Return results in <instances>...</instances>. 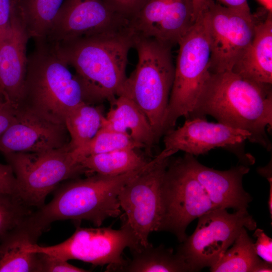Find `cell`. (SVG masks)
Segmentation results:
<instances>
[{
    "label": "cell",
    "mask_w": 272,
    "mask_h": 272,
    "mask_svg": "<svg viewBox=\"0 0 272 272\" xmlns=\"http://www.w3.org/2000/svg\"><path fill=\"white\" fill-rule=\"evenodd\" d=\"M39 272H86L88 270L77 267L65 260L43 253H38Z\"/></svg>",
    "instance_id": "29"
},
{
    "label": "cell",
    "mask_w": 272,
    "mask_h": 272,
    "mask_svg": "<svg viewBox=\"0 0 272 272\" xmlns=\"http://www.w3.org/2000/svg\"><path fill=\"white\" fill-rule=\"evenodd\" d=\"M131 259L116 271L183 272L192 271L182 256L171 248L160 245L155 247L150 244L139 250H130Z\"/></svg>",
    "instance_id": "22"
},
{
    "label": "cell",
    "mask_w": 272,
    "mask_h": 272,
    "mask_svg": "<svg viewBox=\"0 0 272 272\" xmlns=\"http://www.w3.org/2000/svg\"><path fill=\"white\" fill-rule=\"evenodd\" d=\"M0 194L17 196V181L11 166L0 163Z\"/></svg>",
    "instance_id": "33"
},
{
    "label": "cell",
    "mask_w": 272,
    "mask_h": 272,
    "mask_svg": "<svg viewBox=\"0 0 272 272\" xmlns=\"http://www.w3.org/2000/svg\"><path fill=\"white\" fill-rule=\"evenodd\" d=\"M271 86L232 71L212 73L192 117L211 115L218 122L249 132V141L270 150L266 128L272 126Z\"/></svg>",
    "instance_id": "2"
},
{
    "label": "cell",
    "mask_w": 272,
    "mask_h": 272,
    "mask_svg": "<svg viewBox=\"0 0 272 272\" xmlns=\"http://www.w3.org/2000/svg\"><path fill=\"white\" fill-rule=\"evenodd\" d=\"M256 238L254 247L258 257L270 263H272V239L260 229H256L253 235Z\"/></svg>",
    "instance_id": "32"
},
{
    "label": "cell",
    "mask_w": 272,
    "mask_h": 272,
    "mask_svg": "<svg viewBox=\"0 0 272 272\" xmlns=\"http://www.w3.org/2000/svg\"><path fill=\"white\" fill-rule=\"evenodd\" d=\"M199 14L209 39L211 73L231 71L252 39L256 17L214 0H205Z\"/></svg>",
    "instance_id": "11"
},
{
    "label": "cell",
    "mask_w": 272,
    "mask_h": 272,
    "mask_svg": "<svg viewBox=\"0 0 272 272\" xmlns=\"http://www.w3.org/2000/svg\"><path fill=\"white\" fill-rule=\"evenodd\" d=\"M204 1L205 0H192L195 20H196L198 16Z\"/></svg>",
    "instance_id": "38"
},
{
    "label": "cell",
    "mask_w": 272,
    "mask_h": 272,
    "mask_svg": "<svg viewBox=\"0 0 272 272\" xmlns=\"http://www.w3.org/2000/svg\"><path fill=\"white\" fill-rule=\"evenodd\" d=\"M64 0H14L13 12L29 38L46 39Z\"/></svg>",
    "instance_id": "20"
},
{
    "label": "cell",
    "mask_w": 272,
    "mask_h": 272,
    "mask_svg": "<svg viewBox=\"0 0 272 272\" xmlns=\"http://www.w3.org/2000/svg\"><path fill=\"white\" fill-rule=\"evenodd\" d=\"M134 37L128 27L54 43L60 56L74 69L86 103L111 101L120 95L127 78L128 52Z\"/></svg>",
    "instance_id": "1"
},
{
    "label": "cell",
    "mask_w": 272,
    "mask_h": 272,
    "mask_svg": "<svg viewBox=\"0 0 272 272\" xmlns=\"http://www.w3.org/2000/svg\"><path fill=\"white\" fill-rule=\"evenodd\" d=\"M143 148L127 134L101 126L96 135L84 145L71 151L74 160L79 163L82 158L123 149Z\"/></svg>",
    "instance_id": "27"
},
{
    "label": "cell",
    "mask_w": 272,
    "mask_h": 272,
    "mask_svg": "<svg viewBox=\"0 0 272 272\" xmlns=\"http://www.w3.org/2000/svg\"><path fill=\"white\" fill-rule=\"evenodd\" d=\"M182 159L217 208H232L235 211L247 210L252 197L242 185L243 177L250 170L246 165L220 171L203 165L188 154Z\"/></svg>",
    "instance_id": "16"
},
{
    "label": "cell",
    "mask_w": 272,
    "mask_h": 272,
    "mask_svg": "<svg viewBox=\"0 0 272 272\" xmlns=\"http://www.w3.org/2000/svg\"><path fill=\"white\" fill-rule=\"evenodd\" d=\"M104 117L100 107L86 102L71 110L64 119L70 138V150H73L89 142L101 128Z\"/></svg>",
    "instance_id": "25"
},
{
    "label": "cell",
    "mask_w": 272,
    "mask_h": 272,
    "mask_svg": "<svg viewBox=\"0 0 272 272\" xmlns=\"http://www.w3.org/2000/svg\"><path fill=\"white\" fill-rule=\"evenodd\" d=\"M133 47L138 53V63L127 77L120 95L130 99L142 110L158 140L164 134V122L174 80L172 47L134 34Z\"/></svg>",
    "instance_id": "5"
},
{
    "label": "cell",
    "mask_w": 272,
    "mask_h": 272,
    "mask_svg": "<svg viewBox=\"0 0 272 272\" xmlns=\"http://www.w3.org/2000/svg\"><path fill=\"white\" fill-rule=\"evenodd\" d=\"M220 260L213 267L212 272H252L261 260L256 254L254 243L243 227Z\"/></svg>",
    "instance_id": "26"
},
{
    "label": "cell",
    "mask_w": 272,
    "mask_h": 272,
    "mask_svg": "<svg viewBox=\"0 0 272 272\" xmlns=\"http://www.w3.org/2000/svg\"><path fill=\"white\" fill-rule=\"evenodd\" d=\"M150 160L136 149H123L85 157L79 161L86 173L116 176L140 169Z\"/></svg>",
    "instance_id": "23"
},
{
    "label": "cell",
    "mask_w": 272,
    "mask_h": 272,
    "mask_svg": "<svg viewBox=\"0 0 272 272\" xmlns=\"http://www.w3.org/2000/svg\"><path fill=\"white\" fill-rule=\"evenodd\" d=\"M86 102L82 87L54 43L35 41L28 56L26 76L18 107L50 121L64 123L68 113Z\"/></svg>",
    "instance_id": "4"
},
{
    "label": "cell",
    "mask_w": 272,
    "mask_h": 272,
    "mask_svg": "<svg viewBox=\"0 0 272 272\" xmlns=\"http://www.w3.org/2000/svg\"><path fill=\"white\" fill-rule=\"evenodd\" d=\"M14 0H0V43L11 34Z\"/></svg>",
    "instance_id": "30"
},
{
    "label": "cell",
    "mask_w": 272,
    "mask_h": 272,
    "mask_svg": "<svg viewBox=\"0 0 272 272\" xmlns=\"http://www.w3.org/2000/svg\"><path fill=\"white\" fill-rule=\"evenodd\" d=\"M128 22L104 0H64L46 40L57 43L118 31Z\"/></svg>",
    "instance_id": "13"
},
{
    "label": "cell",
    "mask_w": 272,
    "mask_h": 272,
    "mask_svg": "<svg viewBox=\"0 0 272 272\" xmlns=\"http://www.w3.org/2000/svg\"><path fill=\"white\" fill-rule=\"evenodd\" d=\"M71 151L68 145L41 152L3 154L16 179L17 196L24 204L39 208L60 182L86 173Z\"/></svg>",
    "instance_id": "8"
},
{
    "label": "cell",
    "mask_w": 272,
    "mask_h": 272,
    "mask_svg": "<svg viewBox=\"0 0 272 272\" xmlns=\"http://www.w3.org/2000/svg\"><path fill=\"white\" fill-rule=\"evenodd\" d=\"M144 167L116 176L96 173L58 186L52 200L30 212L21 225L37 240L50 224L56 221L86 220L100 227L107 219L120 215L119 193Z\"/></svg>",
    "instance_id": "3"
},
{
    "label": "cell",
    "mask_w": 272,
    "mask_h": 272,
    "mask_svg": "<svg viewBox=\"0 0 272 272\" xmlns=\"http://www.w3.org/2000/svg\"><path fill=\"white\" fill-rule=\"evenodd\" d=\"M195 21L192 0H170L153 39L172 47L178 44Z\"/></svg>",
    "instance_id": "24"
},
{
    "label": "cell",
    "mask_w": 272,
    "mask_h": 272,
    "mask_svg": "<svg viewBox=\"0 0 272 272\" xmlns=\"http://www.w3.org/2000/svg\"><path fill=\"white\" fill-rule=\"evenodd\" d=\"M113 10L130 19L144 6L148 0H104Z\"/></svg>",
    "instance_id": "31"
},
{
    "label": "cell",
    "mask_w": 272,
    "mask_h": 272,
    "mask_svg": "<svg viewBox=\"0 0 272 272\" xmlns=\"http://www.w3.org/2000/svg\"><path fill=\"white\" fill-rule=\"evenodd\" d=\"M164 217L162 231L174 234L180 242L194 219L218 209L206 190L189 170L182 158L170 160L163 184Z\"/></svg>",
    "instance_id": "12"
},
{
    "label": "cell",
    "mask_w": 272,
    "mask_h": 272,
    "mask_svg": "<svg viewBox=\"0 0 272 272\" xmlns=\"http://www.w3.org/2000/svg\"><path fill=\"white\" fill-rule=\"evenodd\" d=\"M221 5L234 10L251 14L247 0H216Z\"/></svg>",
    "instance_id": "35"
},
{
    "label": "cell",
    "mask_w": 272,
    "mask_h": 272,
    "mask_svg": "<svg viewBox=\"0 0 272 272\" xmlns=\"http://www.w3.org/2000/svg\"><path fill=\"white\" fill-rule=\"evenodd\" d=\"M112 106L104 116L102 125L128 134L143 148H151L157 141L147 117L127 97L120 95L110 101Z\"/></svg>",
    "instance_id": "19"
},
{
    "label": "cell",
    "mask_w": 272,
    "mask_h": 272,
    "mask_svg": "<svg viewBox=\"0 0 272 272\" xmlns=\"http://www.w3.org/2000/svg\"><path fill=\"white\" fill-rule=\"evenodd\" d=\"M164 135V149L192 156L206 154L216 148L238 146L251 138L247 131L218 122H210L199 116L187 119L181 126Z\"/></svg>",
    "instance_id": "15"
},
{
    "label": "cell",
    "mask_w": 272,
    "mask_h": 272,
    "mask_svg": "<svg viewBox=\"0 0 272 272\" xmlns=\"http://www.w3.org/2000/svg\"><path fill=\"white\" fill-rule=\"evenodd\" d=\"M13 15L11 34L0 43V96L17 107L26 76L30 38L20 21Z\"/></svg>",
    "instance_id": "17"
},
{
    "label": "cell",
    "mask_w": 272,
    "mask_h": 272,
    "mask_svg": "<svg viewBox=\"0 0 272 272\" xmlns=\"http://www.w3.org/2000/svg\"><path fill=\"white\" fill-rule=\"evenodd\" d=\"M258 172L261 174V175L265 177L269 182V195L268 201V209L269 213L272 217V177H271V169L269 167V166L265 167L264 168H261L258 170Z\"/></svg>",
    "instance_id": "36"
},
{
    "label": "cell",
    "mask_w": 272,
    "mask_h": 272,
    "mask_svg": "<svg viewBox=\"0 0 272 272\" xmlns=\"http://www.w3.org/2000/svg\"><path fill=\"white\" fill-rule=\"evenodd\" d=\"M70 141L64 123L17 107L13 123L0 137V151L3 154L41 152L63 148Z\"/></svg>",
    "instance_id": "14"
},
{
    "label": "cell",
    "mask_w": 272,
    "mask_h": 272,
    "mask_svg": "<svg viewBox=\"0 0 272 272\" xmlns=\"http://www.w3.org/2000/svg\"><path fill=\"white\" fill-rule=\"evenodd\" d=\"M178 44L174 80L164 122V134L174 128L178 118L192 115L212 74L209 39L201 14Z\"/></svg>",
    "instance_id": "6"
},
{
    "label": "cell",
    "mask_w": 272,
    "mask_h": 272,
    "mask_svg": "<svg viewBox=\"0 0 272 272\" xmlns=\"http://www.w3.org/2000/svg\"><path fill=\"white\" fill-rule=\"evenodd\" d=\"M257 83L272 84V12L256 20L252 39L232 71Z\"/></svg>",
    "instance_id": "18"
},
{
    "label": "cell",
    "mask_w": 272,
    "mask_h": 272,
    "mask_svg": "<svg viewBox=\"0 0 272 272\" xmlns=\"http://www.w3.org/2000/svg\"><path fill=\"white\" fill-rule=\"evenodd\" d=\"M138 250L135 236L124 222L119 229L111 227H77L73 234L62 242L49 246L30 243V252L43 253L65 260L77 259L97 266L108 264L106 271H116L126 261L122 256L124 250Z\"/></svg>",
    "instance_id": "9"
},
{
    "label": "cell",
    "mask_w": 272,
    "mask_h": 272,
    "mask_svg": "<svg viewBox=\"0 0 272 272\" xmlns=\"http://www.w3.org/2000/svg\"><path fill=\"white\" fill-rule=\"evenodd\" d=\"M176 152L164 150L132 178L118 198L124 221L132 230L139 249L149 246L150 234L162 231L164 217L163 184L170 157ZM138 249V250H139Z\"/></svg>",
    "instance_id": "7"
},
{
    "label": "cell",
    "mask_w": 272,
    "mask_h": 272,
    "mask_svg": "<svg viewBox=\"0 0 272 272\" xmlns=\"http://www.w3.org/2000/svg\"><path fill=\"white\" fill-rule=\"evenodd\" d=\"M198 219L194 232L181 242L177 251L192 271L214 266L243 227L251 231L256 228V222L247 210L230 214L226 209L218 208Z\"/></svg>",
    "instance_id": "10"
},
{
    "label": "cell",
    "mask_w": 272,
    "mask_h": 272,
    "mask_svg": "<svg viewBox=\"0 0 272 272\" xmlns=\"http://www.w3.org/2000/svg\"><path fill=\"white\" fill-rule=\"evenodd\" d=\"M36 243L18 225L0 237V272H35L39 269L38 253L26 246Z\"/></svg>",
    "instance_id": "21"
},
{
    "label": "cell",
    "mask_w": 272,
    "mask_h": 272,
    "mask_svg": "<svg viewBox=\"0 0 272 272\" xmlns=\"http://www.w3.org/2000/svg\"><path fill=\"white\" fill-rule=\"evenodd\" d=\"M267 11L272 12V0H257Z\"/></svg>",
    "instance_id": "39"
},
{
    "label": "cell",
    "mask_w": 272,
    "mask_h": 272,
    "mask_svg": "<svg viewBox=\"0 0 272 272\" xmlns=\"http://www.w3.org/2000/svg\"><path fill=\"white\" fill-rule=\"evenodd\" d=\"M16 196L0 194V237L19 225L31 211Z\"/></svg>",
    "instance_id": "28"
},
{
    "label": "cell",
    "mask_w": 272,
    "mask_h": 272,
    "mask_svg": "<svg viewBox=\"0 0 272 272\" xmlns=\"http://www.w3.org/2000/svg\"><path fill=\"white\" fill-rule=\"evenodd\" d=\"M17 107L0 96V137L13 123Z\"/></svg>",
    "instance_id": "34"
},
{
    "label": "cell",
    "mask_w": 272,
    "mask_h": 272,
    "mask_svg": "<svg viewBox=\"0 0 272 272\" xmlns=\"http://www.w3.org/2000/svg\"><path fill=\"white\" fill-rule=\"evenodd\" d=\"M272 263L261 260L254 267L252 272H271Z\"/></svg>",
    "instance_id": "37"
}]
</instances>
